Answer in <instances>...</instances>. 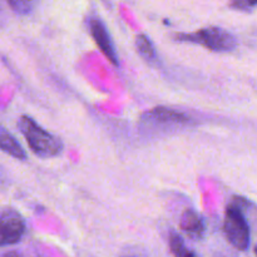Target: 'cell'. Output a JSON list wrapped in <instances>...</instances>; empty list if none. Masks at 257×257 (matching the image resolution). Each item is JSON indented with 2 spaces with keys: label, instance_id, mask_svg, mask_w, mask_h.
<instances>
[{
  "label": "cell",
  "instance_id": "5b68a950",
  "mask_svg": "<svg viewBox=\"0 0 257 257\" xmlns=\"http://www.w3.org/2000/svg\"><path fill=\"white\" fill-rule=\"evenodd\" d=\"M25 233V221L18 211L5 210L0 213V247L18 243Z\"/></svg>",
  "mask_w": 257,
  "mask_h": 257
},
{
  "label": "cell",
  "instance_id": "8fae6325",
  "mask_svg": "<svg viewBox=\"0 0 257 257\" xmlns=\"http://www.w3.org/2000/svg\"><path fill=\"white\" fill-rule=\"evenodd\" d=\"M8 5L18 15H28L33 10V7H34L33 3L25 2V0H9Z\"/></svg>",
  "mask_w": 257,
  "mask_h": 257
},
{
  "label": "cell",
  "instance_id": "52a82bcc",
  "mask_svg": "<svg viewBox=\"0 0 257 257\" xmlns=\"http://www.w3.org/2000/svg\"><path fill=\"white\" fill-rule=\"evenodd\" d=\"M180 227L186 235L190 236L191 238H195V240L202 237L206 230L202 217L193 210H187L182 213Z\"/></svg>",
  "mask_w": 257,
  "mask_h": 257
},
{
  "label": "cell",
  "instance_id": "6da1fadb",
  "mask_svg": "<svg viewBox=\"0 0 257 257\" xmlns=\"http://www.w3.org/2000/svg\"><path fill=\"white\" fill-rule=\"evenodd\" d=\"M18 128L27 140L30 150L40 158H53L63 152L62 140L45 131L29 115H22L18 120Z\"/></svg>",
  "mask_w": 257,
  "mask_h": 257
},
{
  "label": "cell",
  "instance_id": "8992f818",
  "mask_svg": "<svg viewBox=\"0 0 257 257\" xmlns=\"http://www.w3.org/2000/svg\"><path fill=\"white\" fill-rule=\"evenodd\" d=\"M88 29H89L90 35L94 39V42L97 43L99 49L102 50L103 54L109 59V62L113 65L118 67L119 59H118L117 50H115V45L113 43L109 30H108L104 22L100 18L94 17V15L89 17V19H88Z\"/></svg>",
  "mask_w": 257,
  "mask_h": 257
},
{
  "label": "cell",
  "instance_id": "4fadbf2b",
  "mask_svg": "<svg viewBox=\"0 0 257 257\" xmlns=\"http://www.w3.org/2000/svg\"><path fill=\"white\" fill-rule=\"evenodd\" d=\"M2 257H24L19 251H8Z\"/></svg>",
  "mask_w": 257,
  "mask_h": 257
},
{
  "label": "cell",
  "instance_id": "7a4b0ae2",
  "mask_svg": "<svg viewBox=\"0 0 257 257\" xmlns=\"http://www.w3.org/2000/svg\"><path fill=\"white\" fill-rule=\"evenodd\" d=\"M141 130L147 133H168L182 130L192 124V118L187 113L168 107H157L141 115Z\"/></svg>",
  "mask_w": 257,
  "mask_h": 257
},
{
  "label": "cell",
  "instance_id": "277c9868",
  "mask_svg": "<svg viewBox=\"0 0 257 257\" xmlns=\"http://www.w3.org/2000/svg\"><path fill=\"white\" fill-rule=\"evenodd\" d=\"M223 231L228 242L240 251H246L250 247L251 232L250 226L237 202L226 208Z\"/></svg>",
  "mask_w": 257,
  "mask_h": 257
},
{
  "label": "cell",
  "instance_id": "ba28073f",
  "mask_svg": "<svg viewBox=\"0 0 257 257\" xmlns=\"http://www.w3.org/2000/svg\"><path fill=\"white\" fill-rule=\"evenodd\" d=\"M0 150L7 153V155L12 156V157L17 158L19 161H25L28 158L27 152L22 147V145L3 125H0Z\"/></svg>",
  "mask_w": 257,
  "mask_h": 257
},
{
  "label": "cell",
  "instance_id": "5bb4252c",
  "mask_svg": "<svg viewBox=\"0 0 257 257\" xmlns=\"http://www.w3.org/2000/svg\"><path fill=\"white\" fill-rule=\"evenodd\" d=\"M255 253H256V256H257V246L255 247Z\"/></svg>",
  "mask_w": 257,
  "mask_h": 257
},
{
  "label": "cell",
  "instance_id": "30bf717a",
  "mask_svg": "<svg viewBox=\"0 0 257 257\" xmlns=\"http://www.w3.org/2000/svg\"><path fill=\"white\" fill-rule=\"evenodd\" d=\"M136 48H137L138 53L148 62H153V60L157 59L155 45L146 34L137 35V38H136Z\"/></svg>",
  "mask_w": 257,
  "mask_h": 257
},
{
  "label": "cell",
  "instance_id": "9c48e42d",
  "mask_svg": "<svg viewBox=\"0 0 257 257\" xmlns=\"http://www.w3.org/2000/svg\"><path fill=\"white\" fill-rule=\"evenodd\" d=\"M170 248L175 257H196V253L186 246L182 236L172 231L170 235Z\"/></svg>",
  "mask_w": 257,
  "mask_h": 257
},
{
  "label": "cell",
  "instance_id": "3957f363",
  "mask_svg": "<svg viewBox=\"0 0 257 257\" xmlns=\"http://www.w3.org/2000/svg\"><path fill=\"white\" fill-rule=\"evenodd\" d=\"M175 39L180 43L202 45L212 52L228 53L237 47V39L232 33L218 27H210L195 33H178Z\"/></svg>",
  "mask_w": 257,
  "mask_h": 257
},
{
  "label": "cell",
  "instance_id": "7c38bea8",
  "mask_svg": "<svg viewBox=\"0 0 257 257\" xmlns=\"http://www.w3.org/2000/svg\"><path fill=\"white\" fill-rule=\"evenodd\" d=\"M231 7L240 10H251L253 7H257V2H247V0H238L231 4Z\"/></svg>",
  "mask_w": 257,
  "mask_h": 257
}]
</instances>
